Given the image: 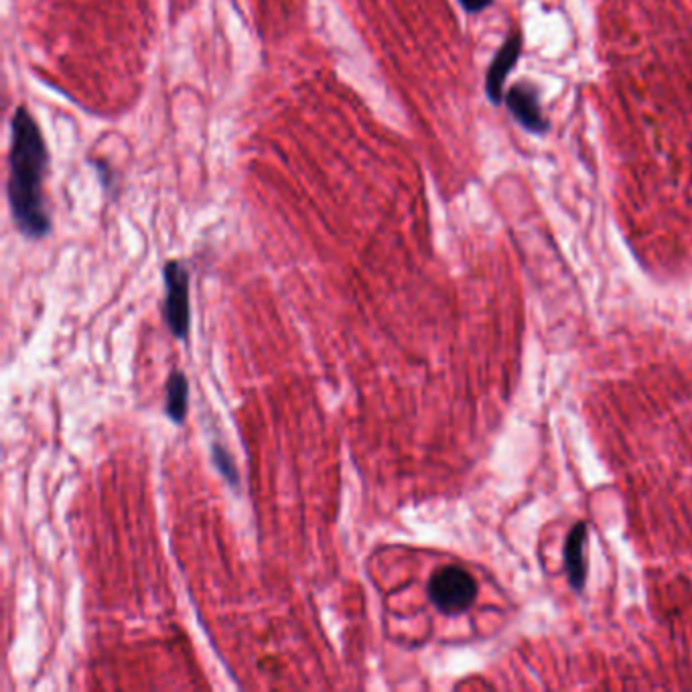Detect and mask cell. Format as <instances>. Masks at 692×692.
<instances>
[{
	"instance_id": "ba28073f",
	"label": "cell",
	"mask_w": 692,
	"mask_h": 692,
	"mask_svg": "<svg viewBox=\"0 0 692 692\" xmlns=\"http://www.w3.org/2000/svg\"><path fill=\"white\" fill-rule=\"evenodd\" d=\"M493 0H459V4L466 9L467 13L476 14L485 11Z\"/></svg>"
},
{
	"instance_id": "5b68a950",
	"label": "cell",
	"mask_w": 692,
	"mask_h": 692,
	"mask_svg": "<svg viewBox=\"0 0 692 692\" xmlns=\"http://www.w3.org/2000/svg\"><path fill=\"white\" fill-rule=\"evenodd\" d=\"M520 49H522V37L518 33L510 35L506 43L500 47V52L493 57L492 66L485 78V90L493 104L502 102V92H504V83H506L507 74L518 62Z\"/></svg>"
},
{
	"instance_id": "6da1fadb",
	"label": "cell",
	"mask_w": 692,
	"mask_h": 692,
	"mask_svg": "<svg viewBox=\"0 0 692 692\" xmlns=\"http://www.w3.org/2000/svg\"><path fill=\"white\" fill-rule=\"evenodd\" d=\"M49 153L40 124L27 108L19 107L11 119V150H9V205L14 224L27 238H43L52 230V217L43 196Z\"/></svg>"
},
{
	"instance_id": "7a4b0ae2",
	"label": "cell",
	"mask_w": 692,
	"mask_h": 692,
	"mask_svg": "<svg viewBox=\"0 0 692 692\" xmlns=\"http://www.w3.org/2000/svg\"><path fill=\"white\" fill-rule=\"evenodd\" d=\"M478 595L476 579L461 567H443L428 583V598L440 613L455 615L469 610Z\"/></svg>"
},
{
	"instance_id": "8992f818",
	"label": "cell",
	"mask_w": 692,
	"mask_h": 692,
	"mask_svg": "<svg viewBox=\"0 0 692 692\" xmlns=\"http://www.w3.org/2000/svg\"><path fill=\"white\" fill-rule=\"evenodd\" d=\"M165 411L174 423H183L187 413V399H189V387H187L186 376L181 372L171 373L167 388H165Z\"/></svg>"
},
{
	"instance_id": "52a82bcc",
	"label": "cell",
	"mask_w": 692,
	"mask_h": 692,
	"mask_svg": "<svg viewBox=\"0 0 692 692\" xmlns=\"http://www.w3.org/2000/svg\"><path fill=\"white\" fill-rule=\"evenodd\" d=\"M213 464L224 473V478H226L230 483H238V480H241L238 469L234 467V461L230 459V455H227L220 445L213 447Z\"/></svg>"
},
{
	"instance_id": "3957f363",
	"label": "cell",
	"mask_w": 692,
	"mask_h": 692,
	"mask_svg": "<svg viewBox=\"0 0 692 692\" xmlns=\"http://www.w3.org/2000/svg\"><path fill=\"white\" fill-rule=\"evenodd\" d=\"M163 279L167 287V297H165V320L169 330L174 332L175 337L186 339L189 333V320H191V311H189V272L186 267L177 260L167 263V267L163 270Z\"/></svg>"
},
{
	"instance_id": "277c9868",
	"label": "cell",
	"mask_w": 692,
	"mask_h": 692,
	"mask_svg": "<svg viewBox=\"0 0 692 692\" xmlns=\"http://www.w3.org/2000/svg\"><path fill=\"white\" fill-rule=\"evenodd\" d=\"M507 108L514 114V119L531 133H545L548 124L543 114V108L538 102V93L531 83H516L507 92Z\"/></svg>"
}]
</instances>
